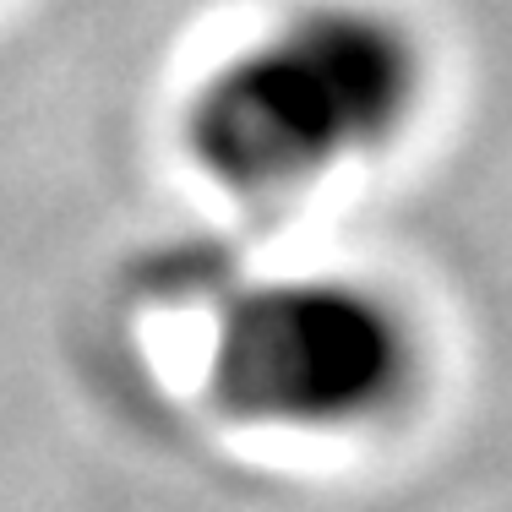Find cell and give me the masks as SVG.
Returning <instances> with one entry per match:
<instances>
[{"label": "cell", "instance_id": "2", "mask_svg": "<svg viewBox=\"0 0 512 512\" xmlns=\"http://www.w3.org/2000/svg\"><path fill=\"white\" fill-rule=\"evenodd\" d=\"M425 382L420 327L349 273H278L224 300L207 393L229 420L289 436H360L398 420Z\"/></svg>", "mask_w": 512, "mask_h": 512}, {"label": "cell", "instance_id": "1", "mask_svg": "<svg viewBox=\"0 0 512 512\" xmlns=\"http://www.w3.org/2000/svg\"><path fill=\"white\" fill-rule=\"evenodd\" d=\"M431 93V55L382 0H300L191 88L180 142L213 186L284 197L387 153Z\"/></svg>", "mask_w": 512, "mask_h": 512}]
</instances>
